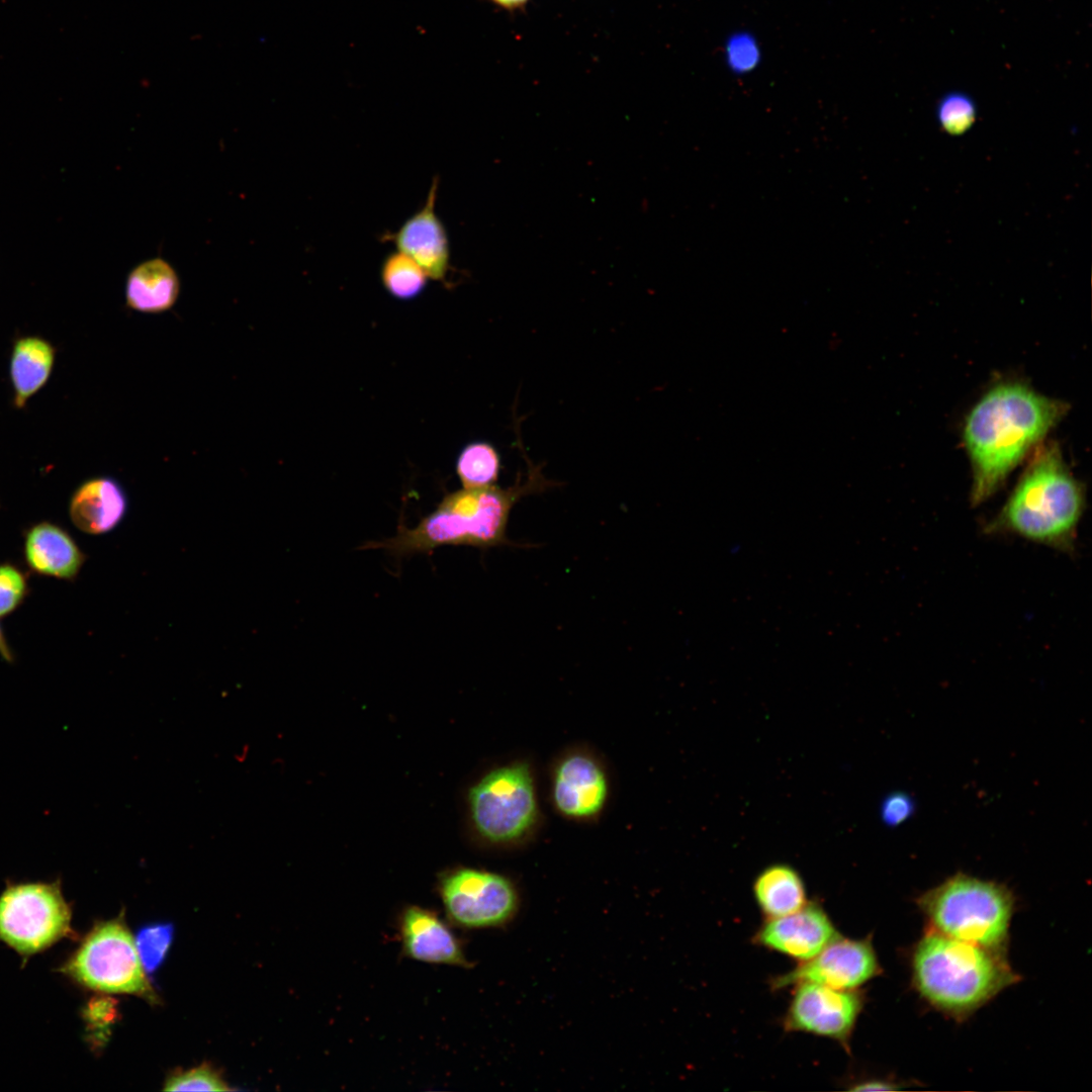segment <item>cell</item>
<instances>
[{
	"label": "cell",
	"mask_w": 1092,
	"mask_h": 1092,
	"mask_svg": "<svg viewBox=\"0 0 1092 1092\" xmlns=\"http://www.w3.org/2000/svg\"><path fill=\"white\" fill-rule=\"evenodd\" d=\"M520 421H514L517 447L525 460V473L514 484L482 488H462L444 495L434 511L411 528L399 522L394 536L363 544L360 549H382L401 559L431 554L442 546H471L486 550L499 546L533 547L508 537L513 508L525 496L542 493L559 485L546 477L543 465L534 463L522 441Z\"/></svg>",
	"instance_id": "6da1fadb"
},
{
	"label": "cell",
	"mask_w": 1092,
	"mask_h": 1092,
	"mask_svg": "<svg viewBox=\"0 0 1092 1092\" xmlns=\"http://www.w3.org/2000/svg\"><path fill=\"white\" fill-rule=\"evenodd\" d=\"M1066 411L1065 403L1017 382L999 384L983 395L964 427L972 503L980 505L993 495Z\"/></svg>",
	"instance_id": "7a4b0ae2"
},
{
	"label": "cell",
	"mask_w": 1092,
	"mask_h": 1092,
	"mask_svg": "<svg viewBox=\"0 0 1092 1092\" xmlns=\"http://www.w3.org/2000/svg\"><path fill=\"white\" fill-rule=\"evenodd\" d=\"M912 984L930 1006L964 1020L1020 979L1006 952L928 928L910 954Z\"/></svg>",
	"instance_id": "3957f363"
},
{
	"label": "cell",
	"mask_w": 1092,
	"mask_h": 1092,
	"mask_svg": "<svg viewBox=\"0 0 1092 1092\" xmlns=\"http://www.w3.org/2000/svg\"><path fill=\"white\" fill-rule=\"evenodd\" d=\"M1084 506L1082 485L1068 469L1058 446L1049 444L1036 451L986 531L1070 552L1075 548Z\"/></svg>",
	"instance_id": "277c9868"
},
{
	"label": "cell",
	"mask_w": 1092,
	"mask_h": 1092,
	"mask_svg": "<svg viewBox=\"0 0 1092 1092\" xmlns=\"http://www.w3.org/2000/svg\"><path fill=\"white\" fill-rule=\"evenodd\" d=\"M928 928L1005 951L1015 897L1004 884L958 873L916 899Z\"/></svg>",
	"instance_id": "5b68a950"
},
{
	"label": "cell",
	"mask_w": 1092,
	"mask_h": 1092,
	"mask_svg": "<svg viewBox=\"0 0 1092 1092\" xmlns=\"http://www.w3.org/2000/svg\"><path fill=\"white\" fill-rule=\"evenodd\" d=\"M71 934V909L59 881L9 884L0 895V940L21 956Z\"/></svg>",
	"instance_id": "8992f818"
},
{
	"label": "cell",
	"mask_w": 1092,
	"mask_h": 1092,
	"mask_svg": "<svg viewBox=\"0 0 1092 1092\" xmlns=\"http://www.w3.org/2000/svg\"><path fill=\"white\" fill-rule=\"evenodd\" d=\"M61 972L96 991L140 995L150 992L133 937L120 920L97 924Z\"/></svg>",
	"instance_id": "52a82bcc"
},
{
	"label": "cell",
	"mask_w": 1092,
	"mask_h": 1092,
	"mask_svg": "<svg viewBox=\"0 0 1092 1092\" xmlns=\"http://www.w3.org/2000/svg\"><path fill=\"white\" fill-rule=\"evenodd\" d=\"M477 831L491 842H511L524 836L537 816L534 785L529 767L515 763L484 776L469 792Z\"/></svg>",
	"instance_id": "ba28073f"
},
{
	"label": "cell",
	"mask_w": 1092,
	"mask_h": 1092,
	"mask_svg": "<svg viewBox=\"0 0 1092 1092\" xmlns=\"http://www.w3.org/2000/svg\"><path fill=\"white\" fill-rule=\"evenodd\" d=\"M439 894L451 923L466 929L499 927L517 914L519 897L506 877L459 869L440 881Z\"/></svg>",
	"instance_id": "9c48e42d"
},
{
	"label": "cell",
	"mask_w": 1092,
	"mask_h": 1092,
	"mask_svg": "<svg viewBox=\"0 0 1092 1092\" xmlns=\"http://www.w3.org/2000/svg\"><path fill=\"white\" fill-rule=\"evenodd\" d=\"M784 1028L837 1041L845 1051L861 1013L866 996L859 989H835L803 982L794 985Z\"/></svg>",
	"instance_id": "30bf717a"
},
{
	"label": "cell",
	"mask_w": 1092,
	"mask_h": 1092,
	"mask_svg": "<svg viewBox=\"0 0 1092 1092\" xmlns=\"http://www.w3.org/2000/svg\"><path fill=\"white\" fill-rule=\"evenodd\" d=\"M882 972L871 937L838 935L812 959L774 978L771 987L779 990L810 982L835 989H858Z\"/></svg>",
	"instance_id": "8fae6325"
},
{
	"label": "cell",
	"mask_w": 1092,
	"mask_h": 1092,
	"mask_svg": "<svg viewBox=\"0 0 1092 1092\" xmlns=\"http://www.w3.org/2000/svg\"><path fill=\"white\" fill-rule=\"evenodd\" d=\"M838 935L824 908L808 901L793 913L765 918L753 942L802 963L815 957Z\"/></svg>",
	"instance_id": "7c38bea8"
},
{
	"label": "cell",
	"mask_w": 1092,
	"mask_h": 1092,
	"mask_svg": "<svg viewBox=\"0 0 1092 1092\" xmlns=\"http://www.w3.org/2000/svg\"><path fill=\"white\" fill-rule=\"evenodd\" d=\"M438 188L439 179L434 178L424 205L388 238L429 278L444 281L451 267V249L446 228L435 210Z\"/></svg>",
	"instance_id": "4fadbf2b"
},
{
	"label": "cell",
	"mask_w": 1092,
	"mask_h": 1092,
	"mask_svg": "<svg viewBox=\"0 0 1092 1092\" xmlns=\"http://www.w3.org/2000/svg\"><path fill=\"white\" fill-rule=\"evenodd\" d=\"M401 949L415 961L469 968L462 944L438 914L421 906L405 907L398 918Z\"/></svg>",
	"instance_id": "5bb4252c"
},
{
	"label": "cell",
	"mask_w": 1092,
	"mask_h": 1092,
	"mask_svg": "<svg viewBox=\"0 0 1092 1092\" xmlns=\"http://www.w3.org/2000/svg\"><path fill=\"white\" fill-rule=\"evenodd\" d=\"M608 795L606 776L590 757L572 754L557 766L553 781V801L560 813L572 818L596 815Z\"/></svg>",
	"instance_id": "9a60e30c"
},
{
	"label": "cell",
	"mask_w": 1092,
	"mask_h": 1092,
	"mask_svg": "<svg viewBox=\"0 0 1092 1092\" xmlns=\"http://www.w3.org/2000/svg\"><path fill=\"white\" fill-rule=\"evenodd\" d=\"M23 557L32 572L68 581L78 576L86 561L71 534L49 521L33 524L25 531Z\"/></svg>",
	"instance_id": "2e32d148"
},
{
	"label": "cell",
	"mask_w": 1092,
	"mask_h": 1092,
	"mask_svg": "<svg viewBox=\"0 0 1092 1092\" xmlns=\"http://www.w3.org/2000/svg\"><path fill=\"white\" fill-rule=\"evenodd\" d=\"M127 506L126 493L115 478L95 476L76 487L69 500L68 513L78 530L101 535L121 523Z\"/></svg>",
	"instance_id": "e0dca14e"
},
{
	"label": "cell",
	"mask_w": 1092,
	"mask_h": 1092,
	"mask_svg": "<svg viewBox=\"0 0 1092 1092\" xmlns=\"http://www.w3.org/2000/svg\"><path fill=\"white\" fill-rule=\"evenodd\" d=\"M179 293V276L174 267L163 258L141 262L126 277L125 303L139 312L167 311L174 306Z\"/></svg>",
	"instance_id": "ac0fdd59"
},
{
	"label": "cell",
	"mask_w": 1092,
	"mask_h": 1092,
	"mask_svg": "<svg viewBox=\"0 0 1092 1092\" xmlns=\"http://www.w3.org/2000/svg\"><path fill=\"white\" fill-rule=\"evenodd\" d=\"M56 362V348L39 336H23L13 343L9 377L13 404L23 408L49 381Z\"/></svg>",
	"instance_id": "d6986e66"
},
{
	"label": "cell",
	"mask_w": 1092,
	"mask_h": 1092,
	"mask_svg": "<svg viewBox=\"0 0 1092 1092\" xmlns=\"http://www.w3.org/2000/svg\"><path fill=\"white\" fill-rule=\"evenodd\" d=\"M752 890L765 918L793 913L808 902L802 877L793 867L785 863L763 869L755 878Z\"/></svg>",
	"instance_id": "ffe728a7"
},
{
	"label": "cell",
	"mask_w": 1092,
	"mask_h": 1092,
	"mask_svg": "<svg viewBox=\"0 0 1092 1092\" xmlns=\"http://www.w3.org/2000/svg\"><path fill=\"white\" fill-rule=\"evenodd\" d=\"M500 457L489 443L475 441L467 444L456 460V474L463 488H482L496 484L500 473Z\"/></svg>",
	"instance_id": "44dd1931"
},
{
	"label": "cell",
	"mask_w": 1092,
	"mask_h": 1092,
	"mask_svg": "<svg viewBox=\"0 0 1092 1092\" xmlns=\"http://www.w3.org/2000/svg\"><path fill=\"white\" fill-rule=\"evenodd\" d=\"M428 278L414 260L398 251L386 255L380 266L381 283L396 299L410 300L419 296L426 288Z\"/></svg>",
	"instance_id": "7402d4cb"
},
{
	"label": "cell",
	"mask_w": 1092,
	"mask_h": 1092,
	"mask_svg": "<svg viewBox=\"0 0 1092 1092\" xmlns=\"http://www.w3.org/2000/svg\"><path fill=\"white\" fill-rule=\"evenodd\" d=\"M723 59L728 70L736 76L754 72L762 60V50L756 36L748 30L730 33L723 44Z\"/></svg>",
	"instance_id": "603a6c76"
},
{
	"label": "cell",
	"mask_w": 1092,
	"mask_h": 1092,
	"mask_svg": "<svg viewBox=\"0 0 1092 1092\" xmlns=\"http://www.w3.org/2000/svg\"><path fill=\"white\" fill-rule=\"evenodd\" d=\"M174 927L171 923H152L139 929L135 946L147 973L156 972L164 962L173 940Z\"/></svg>",
	"instance_id": "cb8c5ba5"
},
{
	"label": "cell",
	"mask_w": 1092,
	"mask_h": 1092,
	"mask_svg": "<svg viewBox=\"0 0 1092 1092\" xmlns=\"http://www.w3.org/2000/svg\"><path fill=\"white\" fill-rule=\"evenodd\" d=\"M977 116L976 103L971 96L961 91H952L942 96L936 106V117L940 127L949 134L959 135L968 131Z\"/></svg>",
	"instance_id": "d4e9b609"
},
{
	"label": "cell",
	"mask_w": 1092,
	"mask_h": 1092,
	"mask_svg": "<svg viewBox=\"0 0 1092 1092\" xmlns=\"http://www.w3.org/2000/svg\"><path fill=\"white\" fill-rule=\"evenodd\" d=\"M28 581L16 565L0 563V619L12 614L24 602Z\"/></svg>",
	"instance_id": "484cf974"
},
{
	"label": "cell",
	"mask_w": 1092,
	"mask_h": 1092,
	"mask_svg": "<svg viewBox=\"0 0 1092 1092\" xmlns=\"http://www.w3.org/2000/svg\"><path fill=\"white\" fill-rule=\"evenodd\" d=\"M168 1091H225L229 1087L209 1066H200L172 1075L165 1085Z\"/></svg>",
	"instance_id": "4316f807"
},
{
	"label": "cell",
	"mask_w": 1092,
	"mask_h": 1092,
	"mask_svg": "<svg viewBox=\"0 0 1092 1092\" xmlns=\"http://www.w3.org/2000/svg\"><path fill=\"white\" fill-rule=\"evenodd\" d=\"M914 811V803L904 793L889 795L882 803L881 815L889 826H896L908 819Z\"/></svg>",
	"instance_id": "83f0119b"
},
{
	"label": "cell",
	"mask_w": 1092,
	"mask_h": 1092,
	"mask_svg": "<svg viewBox=\"0 0 1092 1092\" xmlns=\"http://www.w3.org/2000/svg\"><path fill=\"white\" fill-rule=\"evenodd\" d=\"M849 1089L852 1090V1091H875V1090H883L884 1091V1090H898V1089H901V1087L899 1086V1083L891 1081V1080L871 1079V1080H867V1081L864 1080L862 1082L855 1083Z\"/></svg>",
	"instance_id": "f1b7e54d"
},
{
	"label": "cell",
	"mask_w": 1092,
	"mask_h": 1092,
	"mask_svg": "<svg viewBox=\"0 0 1092 1092\" xmlns=\"http://www.w3.org/2000/svg\"><path fill=\"white\" fill-rule=\"evenodd\" d=\"M0 656L7 662H13V652L7 642L6 636L0 626Z\"/></svg>",
	"instance_id": "f546056e"
},
{
	"label": "cell",
	"mask_w": 1092,
	"mask_h": 1092,
	"mask_svg": "<svg viewBox=\"0 0 1092 1092\" xmlns=\"http://www.w3.org/2000/svg\"><path fill=\"white\" fill-rule=\"evenodd\" d=\"M495 6L506 10H517L524 7L529 0H489Z\"/></svg>",
	"instance_id": "4dcf8cb0"
}]
</instances>
